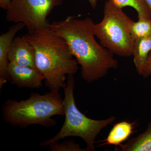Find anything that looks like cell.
<instances>
[{"instance_id":"obj_1","label":"cell","mask_w":151,"mask_h":151,"mask_svg":"<svg viewBox=\"0 0 151 151\" xmlns=\"http://www.w3.org/2000/svg\"><path fill=\"white\" fill-rule=\"evenodd\" d=\"M94 23L90 18L83 19L68 16L49 25L64 38L81 68L82 79L91 83L105 76L108 71L118 67L113 54L94 37Z\"/></svg>"},{"instance_id":"obj_2","label":"cell","mask_w":151,"mask_h":151,"mask_svg":"<svg viewBox=\"0 0 151 151\" xmlns=\"http://www.w3.org/2000/svg\"><path fill=\"white\" fill-rule=\"evenodd\" d=\"M34 48L36 68L42 73L50 91L65 88L66 75H74L78 63L68 45L49 27L24 35Z\"/></svg>"},{"instance_id":"obj_3","label":"cell","mask_w":151,"mask_h":151,"mask_svg":"<svg viewBox=\"0 0 151 151\" xmlns=\"http://www.w3.org/2000/svg\"><path fill=\"white\" fill-rule=\"evenodd\" d=\"M4 120L12 126L26 128L32 125L54 126L55 116H64V102L58 91L44 94L32 93L25 100H8L3 105Z\"/></svg>"},{"instance_id":"obj_4","label":"cell","mask_w":151,"mask_h":151,"mask_svg":"<svg viewBox=\"0 0 151 151\" xmlns=\"http://www.w3.org/2000/svg\"><path fill=\"white\" fill-rule=\"evenodd\" d=\"M75 80L73 75H68L66 86L64 88L65 121L60 131L53 137L42 142L41 147L49 146L61 139L69 137L81 138L86 145V151H95L94 144L97 135L103 129L116 120L115 116L104 120H97L86 117L78 110L76 105L74 91Z\"/></svg>"},{"instance_id":"obj_5","label":"cell","mask_w":151,"mask_h":151,"mask_svg":"<svg viewBox=\"0 0 151 151\" xmlns=\"http://www.w3.org/2000/svg\"><path fill=\"white\" fill-rule=\"evenodd\" d=\"M132 21L122 8L112 0H108L104 6L103 20L94 24V35L113 54L124 57L132 56L135 40L130 31Z\"/></svg>"},{"instance_id":"obj_6","label":"cell","mask_w":151,"mask_h":151,"mask_svg":"<svg viewBox=\"0 0 151 151\" xmlns=\"http://www.w3.org/2000/svg\"><path fill=\"white\" fill-rule=\"evenodd\" d=\"M62 0H12L6 10V20L22 23L29 33L48 27L47 17Z\"/></svg>"},{"instance_id":"obj_7","label":"cell","mask_w":151,"mask_h":151,"mask_svg":"<svg viewBox=\"0 0 151 151\" xmlns=\"http://www.w3.org/2000/svg\"><path fill=\"white\" fill-rule=\"evenodd\" d=\"M8 80L20 88L39 89L45 78L37 68L9 62L8 68Z\"/></svg>"},{"instance_id":"obj_8","label":"cell","mask_w":151,"mask_h":151,"mask_svg":"<svg viewBox=\"0 0 151 151\" xmlns=\"http://www.w3.org/2000/svg\"><path fill=\"white\" fill-rule=\"evenodd\" d=\"M8 60L9 62L18 65L36 68L34 48L24 36L14 38L9 51Z\"/></svg>"},{"instance_id":"obj_9","label":"cell","mask_w":151,"mask_h":151,"mask_svg":"<svg viewBox=\"0 0 151 151\" xmlns=\"http://www.w3.org/2000/svg\"><path fill=\"white\" fill-rule=\"evenodd\" d=\"M22 23H16L6 32L0 36V89L8 80V54L16 35L25 27Z\"/></svg>"},{"instance_id":"obj_10","label":"cell","mask_w":151,"mask_h":151,"mask_svg":"<svg viewBox=\"0 0 151 151\" xmlns=\"http://www.w3.org/2000/svg\"><path fill=\"white\" fill-rule=\"evenodd\" d=\"M151 52V35L135 40L133 55L136 70L142 76L146 60Z\"/></svg>"},{"instance_id":"obj_11","label":"cell","mask_w":151,"mask_h":151,"mask_svg":"<svg viewBox=\"0 0 151 151\" xmlns=\"http://www.w3.org/2000/svg\"><path fill=\"white\" fill-rule=\"evenodd\" d=\"M134 128V124L127 121L117 123L114 125L107 137L103 141L105 142L101 145L119 146L132 134Z\"/></svg>"},{"instance_id":"obj_12","label":"cell","mask_w":151,"mask_h":151,"mask_svg":"<svg viewBox=\"0 0 151 151\" xmlns=\"http://www.w3.org/2000/svg\"><path fill=\"white\" fill-rule=\"evenodd\" d=\"M119 146L122 151H151V122L145 132Z\"/></svg>"},{"instance_id":"obj_13","label":"cell","mask_w":151,"mask_h":151,"mask_svg":"<svg viewBox=\"0 0 151 151\" xmlns=\"http://www.w3.org/2000/svg\"><path fill=\"white\" fill-rule=\"evenodd\" d=\"M119 7H132L138 14V19H151V13L145 0H112Z\"/></svg>"},{"instance_id":"obj_14","label":"cell","mask_w":151,"mask_h":151,"mask_svg":"<svg viewBox=\"0 0 151 151\" xmlns=\"http://www.w3.org/2000/svg\"><path fill=\"white\" fill-rule=\"evenodd\" d=\"M130 31L134 40L151 35V19H139L130 24Z\"/></svg>"},{"instance_id":"obj_15","label":"cell","mask_w":151,"mask_h":151,"mask_svg":"<svg viewBox=\"0 0 151 151\" xmlns=\"http://www.w3.org/2000/svg\"><path fill=\"white\" fill-rule=\"evenodd\" d=\"M49 149L52 151H86V149H82L74 141H64L62 143L58 142L49 146Z\"/></svg>"},{"instance_id":"obj_16","label":"cell","mask_w":151,"mask_h":151,"mask_svg":"<svg viewBox=\"0 0 151 151\" xmlns=\"http://www.w3.org/2000/svg\"><path fill=\"white\" fill-rule=\"evenodd\" d=\"M151 75V52L149 54L147 60L145 65L144 68L142 76L145 78H147Z\"/></svg>"},{"instance_id":"obj_17","label":"cell","mask_w":151,"mask_h":151,"mask_svg":"<svg viewBox=\"0 0 151 151\" xmlns=\"http://www.w3.org/2000/svg\"><path fill=\"white\" fill-rule=\"evenodd\" d=\"M12 0H0V7L6 10Z\"/></svg>"},{"instance_id":"obj_18","label":"cell","mask_w":151,"mask_h":151,"mask_svg":"<svg viewBox=\"0 0 151 151\" xmlns=\"http://www.w3.org/2000/svg\"><path fill=\"white\" fill-rule=\"evenodd\" d=\"M97 1L98 0H88L90 5L94 9L96 8L97 6Z\"/></svg>"},{"instance_id":"obj_19","label":"cell","mask_w":151,"mask_h":151,"mask_svg":"<svg viewBox=\"0 0 151 151\" xmlns=\"http://www.w3.org/2000/svg\"><path fill=\"white\" fill-rule=\"evenodd\" d=\"M145 1L148 6L151 13V0H145Z\"/></svg>"}]
</instances>
